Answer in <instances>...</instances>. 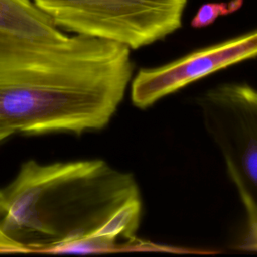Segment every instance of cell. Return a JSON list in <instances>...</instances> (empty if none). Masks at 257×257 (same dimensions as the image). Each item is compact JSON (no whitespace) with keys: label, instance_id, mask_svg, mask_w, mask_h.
Listing matches in <instances>:
<instances>
[{"label":"cell","instance_id":"1","mask_svg":"<svg viewBox=\"0 0 257 257\" xmlns=\"http://www.w3.org/2000/svg\"><path fill=\"white\" fill-rule=\"evenodd\" d=\"M130 50L84 34L42 42L0 33V125L27 135L103 128L132 82Z\"/></svg>","mask_w":257,"mask_h":257},{"label":"cell","instance_id":"3","mask_svg":"<svg viewBox=\"0 0 257 257\" xmlns=\"http://www.w3.org/2000/svg\"><path fill=\"white\" fill-rule=\"evenodd\" d=\"M197 104L246 213L247 233L240 247L257 252V89L222 83L201 93Z\"/></svg>","mask_w":257,"mask_h":257},{"label":"cell","instance_id":"6","mask_svg":"<svg viewBox=\"0 0 257 257\" xmlns=\"http://www.w3.org/2000/svg\"><path fill=\"white\" fill-rule=\"evenodd\" d=\"M0 33L42 42L69 37L31 0H0Z\"/></svg>","mask_w":257,"mask_h":257},{"label":"cell","instance_id":"10","mask_svg":"<svg viewBox=\"0 0 257 257\" xmlns=\"http://www.w3.org/2000/svg\"><path fill=\"white\" fill-rule=\"evenodd\" d=\"M0 229H1V227H0Z\"/></svg>","mask_w":257,"mask_h":257},{"label":"cell","instance_id":"2","mask_svg":"<svg viewBox=\"0 0 257 257\" xmlns=\"http://www.w3.org/2000/svg\"><path fill=\"white\" fill-rule=\"evenodd\" d=\"M142 211L135 177L102 160H30L0 188V227L31 253L134 247Z\"/></svg>","mask_w":257,"mask_h":257},{"label":"cell","instance_id":"7","mask_svg":"<svg viewBox=\"0 0 257 257\" xmlns=\"http://www.w3.org/2000/svg\"><path fill=\"white\" fill-rule=\"evenodd\" d=\"M243 0H231L221 3H205L203 4L192 19V26L202 28L212 24L219 16L228 15L241 8Z\"/></svg>","mask_w":257,"mask_h":257},{"label":"cell","instance_id":"4","mask_svg":"<svg viewBox=\"0 0 257 257\" xmlns=\"http://www.w3.org/2000/svg\"><path fill=\"white\" fill-rule=\"evenodd\" d=\"M60 28L115 41L152 44L182 26L187 0H33Z\"/></svg>","mask_w":257,"mask_h":257},{"label":"cell","instance_id":"5","mask_svg":"<svg viewBox=\"0 0 257 257\" xmlns=\"http://www.w3.org/2000/svg\"><path fill=\"white\" fill-rule=\"evenodd\" d=\"M256 56L257 29L196 50L165 65L143 68L131 82L132 102L139 108H147L194 81Z\"/></svg>","mask_w":257,"mask_h":257},{"label":"cell","instance_id":"8","mask_svg":"<svg viewBox=\"0 0 257 257\" xmlns=\"http://www.w3.org/2000/svg\"><path fill=\"white\" fill-rule=\"evenodd\" d=\"M0 253H31L29 249L8 236L0 229Z\"/></svg>","mask_w":257,"mask_h":257},{"label":"cell","instance_id":"9","mask_svg":"<svg viewBox=\"0 0 257 257\" xmlns=\"http://www.w3.org/2000/svg\"><path fill=\"white\" fill-rule=\"evenodd\" d=\"M13 131L5 127V126H1L0 125V143L3 142L4 140L8 139L9 137H11L13 135Z\"/></svg>","mask_w":257,"mask_h":257}]
</instances>
